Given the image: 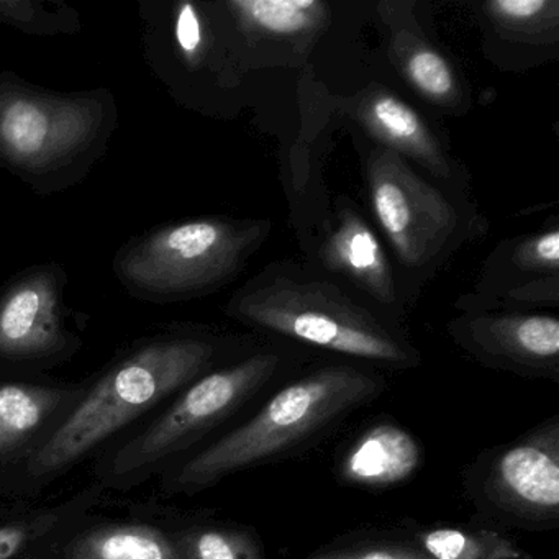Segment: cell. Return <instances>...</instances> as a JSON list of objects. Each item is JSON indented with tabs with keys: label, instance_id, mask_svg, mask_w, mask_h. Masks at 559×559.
<instances>
[{
	"label": "cell",
	"instance_id": "6da1fadb",
	"mask_svg": "<svg viewBox=\"0 0 559 559\" xmlns=\"http://www.w3.org/2000/svg\"><path fill=\"white\" fill-rule=\"evenodd\" d=\"M228 317L250 329L391 369L418 366L420 355L384 313L335 281L289 264L264 267L230 299Z\"/></svg>",
	"mask_w": 559,
	"mask_h": 559
},
{
	"label": "cell",
	"instance_id": "7a4b0ae2",
	"mask_svg": "<svg viewBox=\"0 0 559 559\" xmlns=\"http://www.w3.org/2000/svg\"><path fill=\"white\" fill-rule=\"evenodd\" d=\"M116 126L109 91L51 93L0 74V165L40 194L81 181Z\"/></svg>",
	"mask_w": 559,
	"mask_h": 559
},
{
	"label": "cell",
	"instance_id": "3957f363",
	"mask_svg": "<svg viewBox=\"0 0 559 559\" xmlns=\"http://www.w3.org/2000/svg\"><path fill=\"white\" fill-rule=\"evenodd\" d=\"M384 388L381 376L355 366L317 369L281 389L254 417L195 454L175 483L182 489H201L267 463L368 404Z\"/></svg>",
	"mask_w": 559,
	"mask_h": 559
},
{
	"label": "cell",
	"instance_id": "277c9868",
	"mask_svg": "<svg viewBox=\"0 0 559 559\" xmlns=\"http://www.w3.org/2000/svg\"><path fill=\"white\" fill-rule=\"evenodd\" d=\"M217 356L211 340L168 338L143 346L110 369L48 438L31 464L45 476L80 460L182 385L204 374Z\"/></svg>",
	"mask_w": 559,
	"mask_h": 559
},
{
	"label": "cell",
	"instance_id": "5b68a950",
	"mask_svg": "<svg viewBox=\"0 0 559 559\" xmlns=\"http://www.w3.org/2000/svg\"><path fill=\"white\" fill-rule=\"evenodd\" d=\"M271 222L207 217L155 228L130 240L114 271L132 296L175 302L221 289L260 250Z\"/></svg>",
	"mask_w": 559,
	"mask_h": 559
},
{
	"label": "cell",
	"instance_id": "8992f818",
	"mask_svg": "<svg viewBox=\"0 0 559 559\" xmlns=\"http://www.w3.org/2000/svg\"><path fill=\"white\" fill-rule=\"evenodd\" d=\"M366 179L376 222L399 266L412 276L441 266L477 225L440 186L378 143L366 159Z\"/></svg>",
	"mask_w": 559,
	"mask_h": 559
},
{
	"label": "cell",
	"instance_id": "52a82bcc",
	"mask_svg": "<svg viewBox=\"0 0 559 559\" xmlns=\"http://www.w3.org/2000/svg\"><path fill=\"white\" fill-rule=\"evenodd\" d=\"M281 365L280 353L264 352L202 376L148 430L119 451L114 473L145 469L181 450L253 397L276 376Z\"/></svg>",
	"mask_w": 559,
	"mask_h": 559
},
{
	"label": "cell",
	"instance_id": "ba28073f",
	"mask_svg": "<svg viewBox=\"0 0 559 559\" xmlns=\"http://www.w3.org/2000/svg\"><path fill=\"white\" fill-rule=\"evenodd\" d=\"M479 490L484 503L516 525L558 526V417L497 451L484 473Z\"/></svg>",
	"mask_w": 559,
	"mask_h": 559
},
{
	"label": "cell",
	"instance_id": "9c48e42d",
	"mask_svg": "<svg viewBox=\"0 0 559 559\" xmlns=\"http://www.w3.org/2000/svg\"><path fill=\"white\" fill-rule=\"evenodd\" d=\"M460 348L489 368L558 381L559 322L549 313L473 312L448 323Z\"/></svg>",
	"mask_w": 559,
	"mask_h": 559
},
{
	"label": "cell",
	"instance_id": "30bf717a",
	"mask_svg": "<svg viewBox=\"0 0 559 559\" xmlns=\"http://www.w3.org/2000/svg\"><path fill=\"white\" fill-rule=\"evenodd\" d=\"M559 302V228L502 241L484 263L473 293L461 297L463 313L513 312Z\"/></svg>",
	"mask_w": 559,
	"mask_h": 559
},
{
	"label": "cell",
	"instance_id": "8fae6325",
	"mask_svg": "<svg viewBox=\"0 0 559 559\" xmlns=\"http://www.w3.org/2000/svg\"><path fill=\"white\" fill-rule=\"evenodd\" d=\"M64 284V271L48 264L0 290V358H45L67 346Z\"/></svg>",
	"mask_w": 559,
	"mask_h": 559
},
{
	"label": "cell",
	"instance_id": "7c38bea8",
	"mask_svg": "<svg viewBox=\"0 0 559 559\" xmlns=\"http://www.w3.org/2000/svg\"><path fill=\"white\" fill-rule=\"evenodd\" d=\"M317 263L330 280L356 290L388 319L401 317L404 307L388 253L352 204L336 211L335 224L317 250Z\"/></svg>",
	"mask_w": 559,
	"mask_h": 559
},
{
	"label": "cell",
	"instance_id": "4fadbf2b",
	"mask_svg": "<svg viewBox=\"0 0 559 559\" xmlns=\"http://www.w3.org/2000/svg\"><path fill=\"white\" fill-rule=\"evenodd\" d=\"M355 116L378 145L397 153L405 162L417 163L440 181L456 179V165L444 152L438 136L407 103L394 94L381 90L366 94L356 106Z\"/></svg>",
	"mask_w": 559,
	"mask_h": 559
},
{
	"label": "cell",
	"instance_id": "5bb4252c",
	"mask_svg": "<svg viewBox=\"0 0 559 559\" xmlns=\"http://www.w3.org/2000/svg\"><path fill=\"white\" fill-rule=\"evenodd\" d=\"M421 463L417 438L394 424L366 430L340 461V476L355 486L391 487L414 476Z\"/></svg>",
	"mask_w": 559,
	"mask_h": 559
},
{
	"label": "cell",
	"instance_id": "9a60e30c",
	"mask_svg": "<svg viewBox=\"0 0 559 559\" xmlns=\"http://www.w3.org/2000/svg\"><path fill=\"white\" fill-rule=\"evenodd\" d=\"M392 55L402 76L428 103L453 107L461 100V86L450 61L427 41L399 32L392 38Z\"/></svg>",
	"mask_w": 559,
	"mask_h": 559
},
{
	"label": "cell",
	"instance_id": "2e32d148",
	"mask_svg": "<svg viewBox=\"0 0 559 559\" xmlns=\"http://www.w3.org/2000/svg\"><path fill=\"white\" fill-rule=\"evenodd\" d=\"M68 559H186L178 545L146 525L91 530L71 545Z\"/></svg>",
	"mask_w": 559,
	"mask_h": 559
},
{
	"label": "cell",
	"instance_id": "e0dca14e",
	"mask_svg": "<svg viewBox=\"0 0 559 559\" xmlns=\"http://www.w3.org/2000/svg\"><path fill=\"white\" fill-rule=\"evenodd\" d=\"M227 8L243 31L277 38L312 34L329 14L319 0H234Z\"/></svg>",
	"mask_w": 559,
	"mask_h": 559
},
{
	"label": "cell",
	"instance_id": "ac0fdd59",
	"mask_svg": "<svg viewBox=\"0 0 559 559\" xmlns=\"http://www.w3.org/2000/svg\"><path fill=\"white\" fill-rule=\"evenodd\" d=\"M60 401L53 389L32 384L0 385V454L21 447Z\"/></svg>",
	"mask_w": 559,
	"mask_h": 559
},
{
	"label": "cell",
	"instance_id": "d6986e66",
	"mask_svg": "<svg viewBox=\"0 0 559 559\" xmlns=\"http://www.w3.org/2000/svg\"><path fill=\"white\" fill-rule=\"evenodd\" d=\"M420 549L433 559H526L512 539L489 530L433 528L418 536Z\"/></svg>",
	"mask_w": 559,
	"mask_h": 559
},
{
	"label": "cell",
	"instance_id": "ffe728a7",
	"mask_svg": "<svg viewBox=\"0 0 559 559\" xmlns=\"http://www.w3.org/2000/svg\"><path fill=\"white\" fill-rule=\"evenodd\" d=\"M484 9L493 28L515 41L546 44L549 34L558 37L556 0H492Z\"/></svg>",
	"mask_w": 559,
	"mask_h": 559
},
{
	"label": "cell",
	"instance_id": "44dd1931",
	"mask_svg": "<svg viewBox=\"0 0 559 559\" xmlns=\"http://www.w3.org/2000/svg\"><path fill=\"white\" fill-rule=\"evenodd\" d=\"M0 22L24 34H74L81 31L80 14L61 2H35V0H0Z\"/></svg>",
	"mask_w": 559,
	"mask_h": 559
},
{
	"label": "cell",
	"instance_id": "7402d4cb",
	"mask_svg": "<svg viewBox=\"0 0 559 559\" xmlns=\"http://www.w3.org/2000/svg\"><path fill=\"white\" fill-rule=\"evenodd\" d=\"M178 546L186 559H264L260 538L235 526L192 530Z\"/></svg>",
	"mask_w": 559,
	"mask_h": 559
},
{
	"label": "cell",
	"instance_id": "603a6c76",
	"mask_svg": "<svg viewBox=\"0 0 559 559\" xmlns=\"http://www.w3.org/2000/svg\"><path fill=\"white\" fill-rule=\"evenodd\" d=\"M309 559H433L421 549L405 546H355V548L332 549L317 552Z\"/></svg>",
	"mask_w": 559,
	"mask_h": 559
},
{
	"label": "cell",
	"instance_id": "cb8c5ba5",
	"mask_svg": "<svg viewBox=\"0 0 559 559\" xmlns=\"http://www.w3.org/2000/svg\"><path fill=\"white\" fill-rule=\"evenodd\" d=\"M25 538H27V530H0V559L11 558V556L24 545Z\"/></svg>",
	"mask_w": 559,
	"mask_h": 559
}]
</instances>
